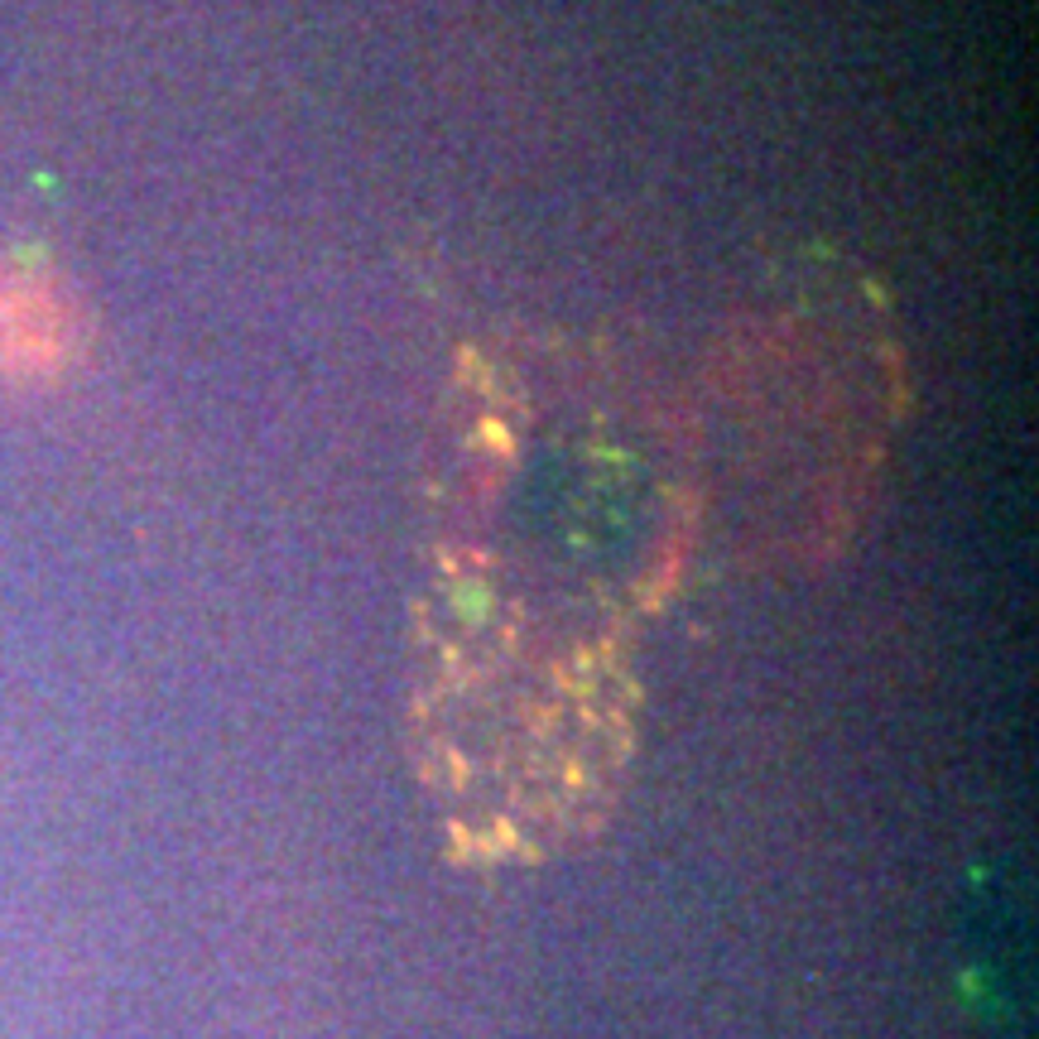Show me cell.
I'll list each match as a JSON object with an SVG mask.
<instances>
[{
	"mask_svg": "<svg viewBox=\"0 0 1039 1039\" xmlns=\"http://www.w3.org/2000/svg\"><path fill=\"white\" fill-rule=\"evenodd\" d=\"M63 313L34 280H0V361L10 371H43L63 347Z\"/></svg>",
	"mask_w": 1039,
	"mask_h": 1039,
	"instance_id": "obj_1",
	"label": "cell"
}]
</instances>
